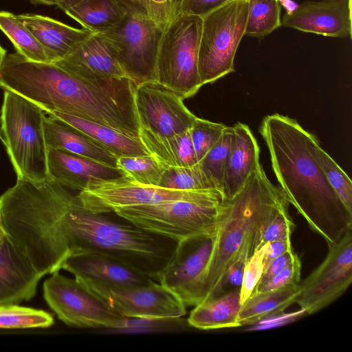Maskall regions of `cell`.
<instances>
[{
    "instance_id": "6da1fadb",
    "label": "cell",
    "mask_w": 352,
    "mask_h": 352,
    "mask_svg": "<svg viewBox=\"0 0 352 352\" xmlns=\"http://www.w3.org/2000/svg\"><path fill=\"white\" fill-rule=\"evenodd\" d=\"M260 133L289 203L328 247L336 244L352 229V212L329 184L312 154L318 139L295 120L278 113L263 118Z\"/></svg>"
},
{
    "instance_id": "7a4b0ae2",
    "label": "cell",
    "mask_w": 352,
    "mask_h": 352,
    "mask_svg": "<svg viewBox=\"0 0 352 352\" xmlns=\"http://www.w3.org/2000/svg\"><path fill=\"white\" fill-rule=\"evenodd\" d=\"M287 204L289 203L284 192L271 182L261 165L232 197L224 199L214 234L203 301L224 293L228 272L244 245L254 242L263 223Z\"/></svg>"
},
{
    "instance_id": "3957f363",
    "label": "cell",
    "mask_w": 352,
    "mask_h": 352,
    "mask_svg": "<svg viewBox=\"0 0 352 352\" xmlns=\"http://www.w3.org/2000/svg\"><path fill=\"white\" fill-rule=\"evenodd\" d=\"M45 111L10 90L4 89L1 135L17 178L33 182L50 179L44 133Z\"/></svg>"
},
{
    "instance_id": "277c9868",
    "label": "cell",
    "mask_w": 352,
    "mask_h": 352,
    "mask_svg": "<svg viewBox=\"0 0 352 352\" xmlns=\"http://www.w3.org/2000/svg\"><path fill=\"white\" fill-rule=\"evenodd\" d=\"M219 190L204 198L120 208L114 213L148 232L176 243L215 233L224 201Z\"/></svg>"
},
{
    "instance_id": "5b68a950",
    "label": "cell",
    "mask_w": 352,
    "mask_h": 352,
    "mask_svg": "<svg viewBox=\"0 0 352 352\" xmlns=\"http://www.w3.org/2000/svg\"><path fill=\"white\" fill-rule=\"evenodd\" d=\"M202 17L177 14L165 27L160 41L156 81L184 99L202 87L199 74V49Z\"/></svg>"
},
{
    "instance_id": "8992f818",
    "label": "cell",
    "mask_w": 352,
    "mask_h": 352,
    "mask_svg": "<svg viewBox=\"0 0 352 352\" xmlns=\"http://www.w3.org/2000/svg\"><path fill=\"white\" fill-rule=\"evenodd\" d=\"M248 8V0H233L202 17L198 59L202 85L234 72V56L245 35Z\"/></svg>"
},
{
    "instance_id": "52a82bcc",
    "label": "cell",
    "mask_w": 352,
    "mask_h": 352,
    "mask_svg": "<svg viewBox=\"0 0 352 352\" xmlns=\"http://www.w3.org/2000/svg\"><path fill=\"white\" fill-rule=\"evenodd\" d=\"M165 27L154 20L126 13L113 29L102 33L126 77L136 85L156 80V63Z\"/></svg>"
},
{
    "instance_id": "ba28073f",
    "label": "cell",
    "mask_w": 352,
    "mask_h": 352,
    "mask_svg": "<svg viewBox=\"0 0 352 352\" xmlns=\"http://www.w3.org/2000/svg\"><path fill=\"white\" fill-rule=\"evenodd\" d=\"M43 289L48 306L68 326L120 329L127 325L129 319L118 314L76 278L61 275L59 271L45 280Z\"/></svg>"
},
{
    "instance_id": "9c48e42d",
    "label": "cell",
    "mask_w": 352,
    "mask_h": 352,
    "mask_svg": "<svg viewBox=\"0 0 352 352\" xmlns=\"http://www.w3.org/2000/svg\"><path fill=\"white\" fill-rule=\"evenodd\" d=\"M214 234L177 242L171 258L157 277L158 283L186 307L196 306L204 300Z\"/></svg>"
},
{
    "instance_id": "30bf717a",
    "label": "cell",
    "mask_w": 352,
    "mask_h": 352,
    "mask_svg": "<svg viewBox=\"0 0 352 352\" xmlns=\"http://www.w3.org/2000/svg\"><path fill=\"white\" fill-rule=\"evenodd\" d=\"M217 189L176 190L141 184L129 177L98 181L89 184L77 196L82 206L94 213L107 214L133 206L150 205L169 201L197 199L212 194Z\"/></svg>"
},
{
    "instance_id": "8fae6325",
    "label": "cell",
    "mask_w": 352,
    "mask_h": 352,
    "mask_svg": "<svg viewBox=\"0 0 352 352\" xmlns=\"http://www.w3.org/2000/svg\"><path fill=\"white\" fill-rule=\"evenodd\" d=\"M352 282V229L329 247L324 261L300 284L296 301L306 314H313L339 298Z\"/></svg>"
},
{
    "instance_id": "7c38bea8",
    "label": "cell",
    "mask_w": 352,
    "mask_h": 352,
    "mask_svg": "<svg viewBox=\"0 0 352 352\" xmlns=\"http://www.w3.org/2000/svg\"><path fill=\"white\" fill-rule=\"evenodd\" d=\"M183 100L180 95L156 80L137 85L135 104L140 129L161 137L188 131L196 116Z\"/></svg>"
},
{
    "instance_id": "4fadbf2b",
    "label": "cell",
    "mask_w": 352,
    "mask_h": 352,
    "mask_svg": "<svg viewBox=\"0 0 352 352\" xmlns=\"http://www.w3.org/2000/svg\"><path fill=\"white\" fill-rule=\"evenodd\" d=\"M89 290L127 319L169 320L186 314V306L155 281L136 287Z\"/></svg>"
},
{
    "instance_id": "5bb4252c",
    "label": "cell",
    "mask_w": 352,
    "mask_h": 352,
    "mask_svg": "<svg viewBox=\"0 0 352 352\" xmlns=\"http://www.w3.org/2000/svg\"><path fill=\"white\" fill-rule=\"evenodd\" d=\"M60 270L72 274L88 289L136 287L155 280L128 263L99 252L72 255L62 263Z\"/></svg>"
},
{
    "instance_id": "9a60e30c",
    "label": "cell",
    "mask_w": 352,
    "mask_h": 352,
    "mask_svg": "<svg viewBox=\"0 0 352 352\" xmlns=\"http://www.w3.org/2000/svg\"><path fill=\"white\" fill-rule=\"evenodd\" d=\"M281 25L327 36L351 37V4L349 0L305 1L283 15Z\"/></svg>"
},
{
    "instance_id": "2e32d148",
    "label": "cell",
    "mask_w": 352,
    "mask_h": 352,
    "mask_svg": "<svg viewBox=\"0 0 352 352\" xmlns=\"http://www.w3.org/2000/svg\"><path fill=\"white\" fill-rule=\"evenodd\" d=\"M54 63L86 80L104 81L126 77L110 45L101 34L93 33L66 57Z\"/></svg>"
},
{
    "instance_id": "e0dca14e",
    "label": "cell",
    "mask_w": 352,
    "mask_h": 352,
    "mask_svg": "<svg viewBox=\"0 0 352 352\" xmlns=\"http://www.w3.org/2000/svg\"><path fill=\"white\" fill-rule=\"evenodd\" d=\"M47 168L50 178L78 192L92 182L128 177L118 167L51 148H47Z\"/></svg>"
},
{
    "instance_id": "ac0fdd59",
    "label": "cell",
    "mask_w": 352,
    "mask_h": 352,
    "mask_svg": "<svg viewBox=\"0 0 352 352\" xmlns=\"http://www.w3.org/2000/svg\"><path fill=\"white\" fill-rule=\"evenodd\" d=\"M43 276L7 235L0 249V305L30 300Z\"/></svg>"
},
{
    "instance_id": "d6986e66",
    "label": "cell",
    "mask_w": 352,
    "mask_h": 352,
    "mask_svg": "<svg viewBox=\"0 0 352 352\" xmlns=\"http://www.w3.org/2000/svg\"><path fill=\"white\" fill-rule=\"evenodd\" d=\"M16 17L43 46L53 63L66 57L93 34L41 14L25 13Z\"/></svg>"
},
{
    "instance_id": "ffe728a7",
    "label": "cell",
    "mask_w": 352,
    "mask_h": 352,
    "mask_svg": "<svg viewBox=\"0 0 352 352\" xmlns=\"http://www.w3.org/2000/svg\"><path fill=\"white\" fill-rule=\"evenodd\" d=\"M232 144L223 179L225 199L232 197L260 164L259 146L249 126L238 122L233 126Z\"/></svg>"
},
{
    "instance_id": "44dd1931",
    "label": "cell",
    "mask_w": 352,
    "mask_h": 352,
    "mask_svg": "<svg viewBox=\"0 0 352 352\" xmlns=\"http://www.w3.org/2000/svg\"><path fill=\"white\" fill-rule=\"evenodd\" d=\"M44 133L47 148L66 151L117 167V157L80 131L50 115L45 118Z\"/></svg>"
},
{
    "instance_id": "7402d4cb",
    "label": "cell",
    "mask_w": 352,
    "mask_h": 352,
    "mask_svg": "<svg viewBox=\"0 0 352 352\" xmlns=\"http://www.w3.org/2000/svg\"><path fill=\"white\" fill-rule=\"evenodd\" d=\"M48 114L80 131L117 157L150 155L140 138L129 136L108 126L69 114L57 111Z\"/></svg>"
},
{
    "instance_id": "603a6c76",
    "label": "cell",
    "mask_w": 352,
    "mask_h": 352,
    "mask_svg": "<svg viewBox=\"0 0 352 352\" xmlns=\"http://www.w3.org/2000/svg\"><path fill=\"white\" fill-rule=\"evenodd\" d=\"M241 306L239 288L197 305L187 321L190 326L203 330L240 327Z\"/></svg>"
},
{
    "instance_id": "cb8c5ba5",
    "label": "cell",
    "mask_w": 352,
    "mask_h": 352,
    "mask_svg": "<svg viewBox=\"0 0 352 352\" xmlns=\"http://www.w3.org/2000/svg\"><path fill=\"white\" fill-rule=\"evenodd\" d=\"M140 139L149 154L167 168L192 166L198 162L189 130L161 137L140 129Z\"/></svg>"
},
{
    "instance_id": "d4e9b609",
    "label": "cell",
    "mask_w": 352,
    "mask_h": 352,
    "mask_svg": "<svg viewBox=\"0 0 352 352\" xmlns=\"http://www.w3.org/2000/svg\"><path fill=\"white\" fill-rule=\"evenodd\" d=\"M300 292L299 283L253 292L241 306L239 313L240 326L252 324L270 316L281 313L296 302Z\"/></svg>"
},
{
    "instance_id": "484cf974",
    "label": "cell",
    "mask_w": 352,
    "mask_h": 352,
    "mask_svg": "<svg viewBox=\"0 0 352 352\" xmlns=\"http://www.w3.org/2000/svg\"><path fill=\"white\" fill-rule=\"evenodd\" d=\"M65 12L83 28L96 34L115 28L126 14L116 0H82Z\"/></svg>"
},
{
    "instance_id": "4316f807",
    "label": "cell",
    "mask_w": 352,
    "mask_h": 352,
    "mask_svg": "<svg viewBox=\"0 0 352 352\" xmlns=\"http://www.w3.org/2000/svg\"><path fill=\"white\" fill-rule=\"evenodd\" d=\"M0 30L12 42L16 52L25 58L50 63L45 49L14 14L0 11Z\"/></svg>"
},
{
    "instance_id": "83f0119b",
    "label": "cell",
    "mask_w": 352,
    "mask_h": 352,
    "mask_svg": "<svg viewBox=\"0 0 352 352\" xmlns=\"http://www.w3.org/2000/svg\"><path fill=\"white\" fill-rule=\"evenodd\" d=\"M245 35L261 39L281 25L278 0H248Z\"/></svg>"
},
{
    "instance_id": "f1b7e54d",
    "label": "cell",
    "mask_w": 352,
    "mask_h": 352,
    "mask_svg": "<svg viewBox=\"0 0 352 352\" xmlns=\"http://www.w3.org/2000/svg\"><path fill=\"white\" fill-rule=\"evenodd\" d=\"M54 324L48 312L17 304L0 305V329L47 328Z\"/></svg>"
},
{
    "instance_id": "f546056e",
    "label": "cell",
    "mask_w": 352,
    "mask_h": 352,
    "mask_svg": "<svg viewBox=\"0 0 352 352\" xmlns=\"http://www.w3.org/2000/svg\"><path fill=\"white\" fill-rule=\"evenodd\" d=\"M158 186L185 190L216 189L199 162L192 166L166 168Z\"/></svg>"
},
{
    "instance_id": "4dcf8cb0",
    "label": "cell",
    "mask_w": 352,
    "mask_h": 352,
    "mask_svg": "<svg viewBox=\"0 0 352 352\" xmlns=\"http://www.w3.org/2000/svg\"><path fill=\"white\" fill-rule=\"evenodd\" d=\"M233 136V127L226 126L217 142L199 162L215 188L222 193L223 175Z\"/></svg>"
},
{
    "instance_id": "1f68e13d",
    "label": "cell",
    "mask_w": 352,
    "mask_h": 352,
    "mask_svg": "<svg viewBox=\"0 0 352 352\" xmlns=\"http://www.w3.org/2000/svg\"><path fill=\"white\" fill-rule=\"evenodd\" d=\"M117 167L132 181L154 186H158L167 168L151 155L118 157Z\"/></svg>"
},
{
    "instance_id": "d6a6232c",
    "label": "cell",
    "mask_w": 352,
    "mask_h": 352,
    "mask_svg": "<svg viewBox=\"0 0 352 352\" xmlns=\"http://www.w3.org/2000/svg\"><path fill=\"white\" fill-rule=\"evenodd\" d=\"M311 151L329 184L346 207L352 212V182L351 179L320 147L318 141L315 142Z\"/></svg>"
},
{
    "instance_id": "836d02e7",
    "label": "cell",
    "mask_w": 352,
    "mask_h": 352,
    "mask_svg": "<svg viewBox=\"0 0 352 352\" xmlns=\"http://www.w3.org/2000/svg\"><path fill=\"white\" fill-rule=\"evenodd\" d=\"M288 209L289 204H287L263 223L254 237V251L278 239L287 235L292 236L295 224Z\"/></svg>"
},
{
    "instance_id": "e575fe53",
    "label": "cell",
    "mask_w": 352,
    "mask_h": 352,
    "mask_svg": "<svg viewBox=\"0 0 352 352\" xmlns=\"http://www.w3.org/2000/svg\"><path fill=\"white\" fill-rule=\"evenodd\" d=\"M125 10L148 17L164 27L175 17L173 0H116Z\"/></svg>"
},
{
    "instance_id": "d590c367",
    "label": "cell",
    "mask_w": 352,
    "mask_h": 352,
    "mask_svg": "<svg viewBox=\"0 0 352 352\" xmlns=\"http://www.w3.org/2000/svg\"><path fill=\"white\" fill-rule=\"evenodd\" d=\"M226 127L196 116L189 131L198 162L217 142Z\"/></svg>"
},
{
    "instance_id": "8d00e7d4",
    "label": "cell",
    "mask_w": 352,
    "mask_h": 352,
    "mask_svg": "<svg viewBox=\"0 0 352 352\" xmlns=\"http://www.w3.org/2000/svg\"><path fill=\"white\" fill-rule=\"evenodd\" d=\"M265 245L254 250L248 258L243 271L240 289L241 305L252 295L264 270Z\"/></svg>"
},
{
    "instance_id": "74e56055",
    "label": "cell",
    "mask_w": 352,
    "mask_h": 352,
    "mask_svg": "<svg viewBox=\"0 0 352 352\" xmlns=\"http://www.w3.org/2000/svg\"><path fill=\"white\" fill-rule=\"evenodd\" d=\"M300 272L301 262L297 256L292 263L270 280L256 287L254 292L271 290L289 285L298 284L300 280Z\"/></svg>"
},
{
    "instance_id": "f35d334b",
    "label": "cell",
    "mask_w": 352,
    "mask_h": 352,
    "mask_svg": "<svg viewBox=\"0 0 352 352\" xmlns=\"http://www.w3.org/2000/svg\"><path fill=\"white\" fill-rule=\"evenodd\" d=\"M232 1L233 0H181L176 15L186 14L204 17Z\"/></svg>"
},
{
    "instance_id": "ab89813d",
    "label": "cell",
    "mask_w": 352,
    "mask_h": 352,
    "mask_svg": "<svg viewBox=\"0 0 352 352\" xmlns=\"http://www.w3.org/2000/svg\"><path fill=\"white\" fill-rule=\"evenodd\" d=\"M253 243V241H249L244 245L236 260L230 267L227 274V284L230 283L236 287H241L245 264L254 250Z\"/></svg>"
},
{
    "instance_id": "60d3db41",
    "label": "cell",
    "mask_w": 352,
    "mask_h": 352,
    "mask_svg": "<svg viewBox=\"0 0 352 352\" xmlns=\"http://www.w3.org/2000/svg\"><path fill=\"white\" fill-rule=\"evenodd\" d=\"M297 256L298 254H296L292 249L282 254L272 261L264 270L262 276L256 288L263 285L280 272L291 263H292Z\"/></svg>"
},
{
    "instance_id": "b9f144b4",
    "label": "cell",
    "mask_w": 352,
    "mask_h": 352,
    "mask_svg": "<svg viewBox=\"0 0 352 352\" xmlns=\"http://www.w3.org/2000/svg\"><path fill=\"white\" fill-rule=\"evenodd\" d=\"M292 249L291 235L285 236L265 244L263 256L264 270L274 258Z\"/></svg>"
},
{
    "instance_id": "7bdbcfd3",
    "label": "cell",
    "mask_w": 352,
    "mask_h": 352,
    "mask_svg": "<svg viewBox=\"0 0 352 352\" xmlns=\"http://www.w3.org/2000/svg\"><path fill=\"white\" fill-rule=\"evenodd\" d=\"M82 0H56V6L61 9L63 12H66L70 8L78 4Z\"/></svg>"
},
{
    "instance_id": "ee69618b",
    "label": "cell",
    "mask_w": 352,
    "mask_h": 352,
    "mask_svg": "<svg viewBox=\"0 0 352 352\" xmlns=\"http://www.w3.org/2000/svg\"><path fill=\"white\" fill-rule=\"evenodd\" d=\"M34 4L56 6V0H30Z\"/></svg>"
},
{
    "instance_id": "f6af8a7d",
    "label": "cell",
    "mask_w": 352,
    "mask_h": 352,
    "mask_svg": "<svg viewBox=\"0 0 352 352\" xmlns=\"http://www.w3.org/2000/svg\"><path fill=\"white\" fill-rule=\"evenodd\" d=\"M280 5L283 6L284 8L286 9V11H289L291 9H292L294 6L295 3L292 1V0H278Z\"/></svg>"
},
{
    "instance_id": "bcb514c9",
    "label": "cell",
    "mask_w": 352,
    "mask_h": 352,
    "mask_svg": "<svg viewBox=\"0 0 352 352\" xmlns=\"http://www.w3.org/2000/svg\"><path fill=\"white\" fill-rule=\"evenodd\" d=\"M8 234L0 221V249L3 245Z\"/></svg>"
},
{
    "instance_id": "7dc6e473",
    "label": "cell",
    "mask_w": 352,
    "mask_h": 352,
    "mask_svg": "<svg viewBox=\"0 0 352 352\" xmlns=\"http://www.w3.org/2000/svg\"><path fill=\"white\" fill-rule=\"evenodd\" d=\"M6 50L0 45V69L6 56Z\"/></svg>"
},
{
    "instance_id": "c3c4849f",
    "label": "cell",
    "mask_w": 352,
    "mask_h": 352,
    "mask_svg": "<svg viewBox=\"0 0 352 352\" xmlns=\"http://www.w3.org/2000/svg\"><path fill=\"white\" fill-rule=\"evenodd\" d=\"M180 1H181V0H173L174 8H175V15H176L177 8H178V6H179Z\"/></svg>"
}]
</instances>
